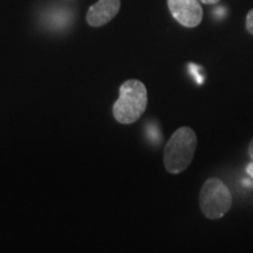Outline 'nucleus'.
Returning <instances> with one entry per match:
<instances>
[{"label": "nucleus", "mask_w": 253, "mask_h": 253, "mask_svg": "<svg viewBox=\"0 0 253 253\" xmlns=\"http://www.w3.org/2000/svg\"><path fill=\"white\" fill-rule=\"evenodd\" d=\"M197 136L190 126H181L171 135L164 148V167L169 173L178 175L194 160Z\"/></svg>", "instance_id": "obj_1"}, {"label": "nucleus", "mask_w": 253, "mask_h": 253, "mask_svg": "<svg viewBox=\"0 0 253 253\" xmlns=\"http://www.w3.org/2000/svg\"><path fill=\"white\" fill-rule=\"evenodd\" d=\"M148 106V91L140 80H126L120 87V96L113 106V115L122 125H131Z\"/></svg>", "instance_id": "obj_2"}, {"label": "nucleus", "mask_w": 253, "mask_h": 253, "mask_svg": "<svg viewBox=\"0 0 253 253\" xmlns=\"http://www.w3.org/2000/svg\"><path fill=\"white\" fill-rule=\"evenodd\" d=\"M199 205L202 212L209 219H219L232 207V195L225 183L219 178H209L202 186Z\"/></svg>", "instance_id": "obj_3"}, {"label": "nucleus", "mask_w": 253, "mask_h": 253, "mask_svg": "<svg viewBox=\"0 0 253 253\" xmlns=\"http://www.w3.org/2000/svg\"><path fill=\"white\" fill-rule=\"evenodd\" d=\"M168 7L172 17L184 27H197L203 20L199 0H168Z\"/></svg>", "instance_id": "obj_4"}, {"label": "nucleus", "mask_w": 253, "mask_h": 253, "mask_svg": "<svg viewBox=\"0 0 253 253\" xmlns=\"http://www.w3.org/2000/svg\"><path fill=\"white\" fill-rule=\"evenodd\" d=\"M120 8L121 0H99L88 9L87 23L91 27L103 26L116 17Z\"/></svg>", "instance_id": "obj_5"}, {"label": "nucleus", "mask_w": 253, "mask_h": 253, "mask_svg": "<svg viewBox=\"0 0 253 253\" xmlns=\"http://www.w3.org/2000/svg\"><path fill=\"white\" fill-rule=\"evenodd\" d=\"M246 30L253 36V9H251L246 15Z\"/></svg>", "instance_id": "obj_6"}, {"label": "nucleus", "mask_w": 253, "mask_h": 253, "mask_svg": "<svg viewBox=\"0 0 253 253\" xmlns=\"http://www.w3.org/2000/svg\"><path fill=\"white\" fill-rule=\"evenodd\" d=\"M189 68H190V72H191L192 74H194V77H195L196 80H197L198 84H202V82H203V77H201V75L198 74V71H197L198 66L192 65V63H190Z\"/></svg>", "instance_id": "obj_7"}, {"label": "nucleus", "mask_w": 253, "mask_h": 253, "mask_svg": "<svg viewBox=\"0 0 253 253\" xmlns=\"http://www.w3.org/2000/svg\"><path fill=\"white\" fill-rule=\"evenodd\" d=\"M199 1L207 5H213V4H217V2H219L220 0H199Z\"/></svg>", "instance_id": "obj_8"}, {"label": "nucleus", "mask_w": 253, "mask_h": 253, "mask_svg": "<svg viewBox=\"0 0 253 253\" xmlns=\"http://www.w3.org/2000/svg\"><path fill=\"white\" fill-rule=\"evenodd\" d=\"M249 155H250V157H251V160H252V162H253V138H252V141L250 142V144H249Z\"/></svg>", "instance_id": "obj_9"}, {"label": "nucleus", "mask_w": 253, "mask_h": 253, "mask_svg": "<svg viewBox=\"0 0 253 253\" xmlns=\"http://www.w3.org/2000/svg\"><path fill=\"white\" fill-rule=\"evenodd\" d=\"M246 172H248L249 175L253 178V162L251 164H249L248 167H246Z\"/></svg>", "instance_id": "obj_10"}]
</instances>
